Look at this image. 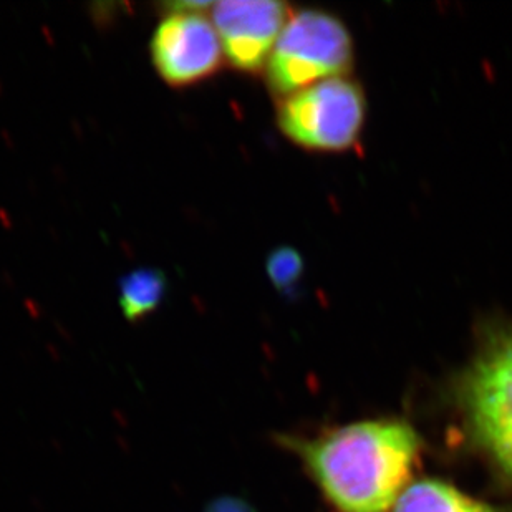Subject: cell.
Returning a JSON list of instances; mask_svg holds the SVG:
<instances>
[{
	"mask_svg": "<svg viewBox=\"0 0 512 512\" xmlns=\"http://www.w3.org/2000/svg\"><path fill=\"white\" fill-rule=\"evenodd\" d=\"M206 512H254L249 504L244 503L241 499L236 498H221L218 501H213L211 506H208Z\"/></svg>",
	"mask_w": 512,
	"mask_h": 512,
	"instance_id": "10",
	"label": "cell"
},
{
	"mask_svg": "<svg viewBox=\"0 0 512 512\" xmlns=\"http://www.w3.org/2000/svg\"><path fill=\"white\" fill-rule=\"evenodd\" d=\"M353 63L352 35L342 20L322 10L290 15L266 67L267 85L277 97L343 77Z\"/></svg>",
	"mask_w": 512,
	"mask_h": 512,
	"instance_id": "2",
	"label": "cell"
},
{
	"mask_svg": "<svg viewBox=\"0 0 512 512\" xmlns=\"http://www.w3.org/2000/svg\"><path fill=\"white\" fill-rule=\"evenodd\" d=\"M463 405L474 438L512 476V335L474 360L463 380Z\"/></svg>",
	"mask_w": 512,
	"mask_h": 512,
	"instance_id": "4",
	"label": "cell"
},
{
	"mask_svg": "<svg viewBox=\"0 0 512 512\" xmlns=\"http://www.w3.org/2000/svg\"><path fill=\"white\" fill-rule=\"evenodd\" d=\"M290 15L289 5L271 0H226L214 5V27L231 67L249 75L266 70Z\"/></svg>",
	"mask_w": 512,
	"mask_h": 512,
	"instance_id": "6",
	"label": "cell"
},
{
	"mask_svg": "<svg viewBox=\"0 0 512 512\" xmlns=\"http://www.w3.org/2000/svg\"><path fill=\"white\" fill-rule=\"evenodd\" d=\"M267 276L279 290H287L299 281L304 272V261L292 247H279L267 257Z\"/></svg>",
	"mask_w": 512,
	"mask_h": 512,
	"instance_id": "9",
	"label": "cell"
},
{
	"mask_svg": "<svg viewBox=\"0 0 512 512\" xmlns=\"http://www.w3.org/2000/svg\"><path fill=\"white\" fill-rule=\"evenodd\" d=\"M393 512H498L493 506L479 503L450 484L435 479L416 481L406 486Z\"/></svg>",
	"mask_w": 512,
	"mask_h": 512,
	"instance_id": "7",
	"label": "cell"
},
{
	"mask_svg": "<svg viewBox=\"0 0 512 512\" xmlns=\"http://www.w3.org/2000/svg\"><path fill=\"white\" fill-rule=\"evenodd\" d=\"M340 512H387L406 489L420 438L401 421H365L314 440L285 438Z\"/></svg>",
	"mask_w": 512,
	"mask_h": 512,
	"instance_id": "1",
	"label": "cell"
},
{
	"mask_svg": "<svg viewBox=\"0 0 512 512\" xmlns=\"http://www.w3.org/2000/svg\"><path fill=\"white\" fill-rule=\"evenodd\" d=\"M151 58L174 88L191 87L223 68V44L203 14H168L151 39Z\"/></svg>",
	"mask_w": 512,
	"mask_h": 512,
	"instance_id": "5",
	"label": "cell"
},
{
	"mask_svg": "<svg viewBox=\"0 0 512 512\" xmlns=\"http://www.w3.org/2000/svg\"><path fill=\"white\" fill-rule=\"evenodd\" d=\"M168 281L160 269L141 267L120 281V305L130 322H140L153 314L165 299Z\"/></svg>",
	"mask_w": 512,
	"mask_h": 512,
	"instance_id": "8",
	"label": "cell"
},
{
	"mask_svg": "<svg viewBox=\"0 0 512 512\" xmlns=\"http://www.w3.org/2000/svg\"><path fill=\"white\" fill-rule=\"evenodd\" d=\"M365 115L367 102L360 85L334 77L282 98L277 123L295 145L334 153L355 146Z\"/></svg>",
	"mask_w": 512,
	"mask_h": 512,
	"instance_id": "3",
	"label": "cell"
}]
</instances>
